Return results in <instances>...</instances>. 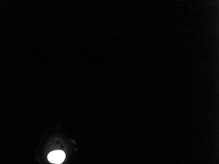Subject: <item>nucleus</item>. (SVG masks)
Instances as JSON below:
<instances>
[{"instance_id":"nucleus-1","label":"nucleus","mask_w":219,"mask_h":164,"mask_svg":"<svg viewBox=\"0 0 219 164\" xmlns=\"http://www.w3.org/2000/svg\"><path fill=\"white\" fill-rule=\"evenodd\" d=\"M48 160L53 163L59 164L64 162L65 159L64 152L61 150H55L51 152L48 155Z\"/></svg>"}]
</instances>
